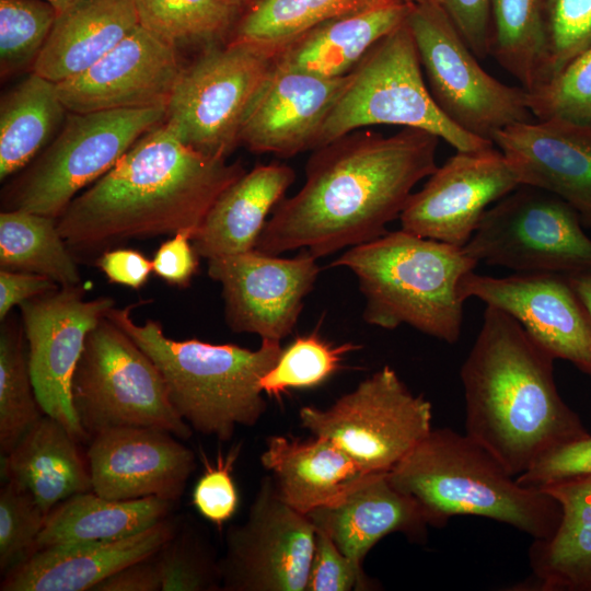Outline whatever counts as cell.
I'll list each match as a JSON object with an SVG mask.
<instances>
[{
  "label": "cell",
  "mask_w": 591,
  "mask_h": 591,
  "mask_svg": "<svg viewBox=\"0 0 591 591\" xmlns=\"http://www.w3.org/2000/svg\"><path fill=\"white\" fill-rule=\"evenodd\" d=\"M439 141L418 128L390 136L358 129L314 149L303 186L275 207L255 250L303 248L320 258L384 235L437 169Z\"/></svg>",
  "instance_id": "obj_1"
},
{
  "label": "cell",
  "mask_w": 591,
  "mask_h": 591,
  "mask_svg": "<svg viewBox=\"0 0 591 591\" xmlns=\"http://www.w3.org/2000/svg\"><path fill=\"white\" fill-rule=\"evenodd\" d=\"M245 172L239 162L187 147L163 123L76 196L57 228L73 255L130 239L196 232L217 197Z\"/></svg>",
  "instance_id": "obj_2"
},
{
  "label": "cell",
  "mask_w": 591,
  "mask_h": 591,
  "mask_svg": "<svg viewBox=\"0 0 591 591\" xmlns=\"http://www.w3.org/2000/svg\"><path fill=\"white\" fill-rule=\"evenodd\" d=\"M554 360L514 318L486 305L460 369L465 433L515 477L546 451L590 434L557 390Z\"/></svg>",
  "instance_id": "obj_3"
},
{
  "label": "cell",
  "mask_w": 591,
  "mask_h": 591,
  "mask_svg": "<svg viewBox=\"0 0 591 591\" xmlns=\"http://www.w3.org/2000/svg\"><path fill=\"white\" fill-rule=\"evenodd\" d=\"M387 477L418 505L429 526L474 515L542 540L555 532L561 517L552 495L520 485L486 448L448 427L432 428Z\"/></svg>",
  "instance_id": "obj_4"
},
{
  "label": "cell",
  "mask_w": 591,
  "mask_h": 591,
  "mask_svg": "<svg viewBox=\"0 0 591 591\" xmlns=\"http://www.w3.org/2000/svg\"><path fill=\"white\" fill-rule=\"evenodd\" d=\"M477 265L463 247L401 229L349 247L329 267L358 278L366 323L385 329L406 324L455 344L464 318L460 283Z\"/></svg>",
  "instance_id": "obj_5"
},
{
  "label": "cell",
  "mask_w": 591,
  "mask_h": 591,
  "mask_svg": "<svg viewBox=\"0 0 591 591\" xmlns=\"http://www.w3.org/2000/svg\"><path fill=\"white\" fill-rule=\"evenodd\" d=\"M134 306H114L106 317L157 364L173 407L192 429L228 441L237 426L251 427L260 419L267 404L259 381L278 360L280 341L262 339L252 350L195 338L175 340L157 321L135 323Z\"/></svg>",
  "instance_id": "obj_6"
},
{
  "label": "cell",
  "mask_w": 591,
  "mask_h": 591,
  "mask_svg": "<svg viewBox=\"0 0 591 591\" xmlns=\"http://www.w3.org/2000/svg\"><path fill=\"white\" fill-rule=\"evenodd\" d=\"M393 125L429 131L455 151L493 146L454 125L436 104L426 83L407 19L381 38L350 72L331 111L317 147L363 127Z\"/></svg>",
  "instance_id": "obj_7"
},
{
  "label": "cell",
  "mask_w": 591,
  "mask_h": 591,
  "mask_svg": "<svg viewBox=\"0 0 591 591\" xmlns=\"http://www.w3.org/2000/svg\"><path fill=\"white\" fill-rule=\"evenodd\" d=\"M71 402L89 439L127 426L159 428L183 440L193 433L157 364L106 316L88 334L71 379Z\"/></svg>",
  "instance_id": "obj_8"
},
{
  "label": "cell",
  "mask_w": 591,
  "mask_h": 591,
  "mask_svg": "<svg viewBox=\"0 0 591 591\" xmlns=\"http://www.w3.org/2000/svg\"><path fill=\"white\" fill-rule=\"evenodd\" d=\"M205 47L183 67L164 125L187 147L227 160L240 144L246 113L274 70L277 53L231 39Z\"/></svg>",
  "instance_id": "obj_9"
},
{
  "label": "cell",
  "mask_w": 591,
  "mask_h": 591,
  "mask_svg": "<svg viewBox=\"0 0 591 591\" xmlns=\"http://www.w3.org/2000/svg\"><path fill=\"white\" fill-rule=\"evenodd\" d=\"M166 106L68 112L62 128L12 184L5 210L57 219L77 194L106 174L146 132L165 120Z\"/></svg>",
  "instance_id": "obj_10"
},
{
  "label": "cell",
  "mask_w": 591,
  "mask_h": 591,
  "mask_svg": "<svg viewBox=\"0 0 591 591\" xmlns=\"http://www.w3.org/2000/svg\"><path fill=\"white\" fill-rule=\"evenodd\" d=\"M407 24L428 89L459 128L493 142L501 129L535 119L526 90L486 72L440 4H412Z\"/></svg>",
  "instance_id": "obj_11"
},
{
  "label": "cell",
  "mask_w": 591,
  "mask_h": 591,
  "mask_svg": "<svg viewBox=\"0 0 591 591\" xmlns=\"http://www.w3.org/2000/svg\"><path fill=\"white\" fill-rule=\"evenodd\" d=\"M583 228L567 202L520 185L487 209L463 248L477 264L514 273H591V239Z\"/></svg>",
  "instance_id": "obj_12"
},
{
  "label": "cell",
  "mask_w": 591,
  "mask_h": 591,
  "mask_svg": "<svg viewBox=\"0 0 591 591\" xmlns=\"http://www.w3.org/2000/svg\"><path fill=\"white\" fill-rule=\"evenodd\" d=\"M301 426L325 438L368 473H387L432 429V406L383 367L327 408L304 406Z\"/></svg>",
  "instance_id": "obj_13"
},
{
  "label": "cell",
  "mask_w": 591,
  "mask_h": 591,
  "mask_svg": "<svg viewBox=\"0 0 591 591\" xmlns=\"http://www.w3.org/2000/svg\"><path fill=\"white\" fill-rule=\"evenodd\" d=\"M315 533L309 517L282 500L273 477H264L246 520L227 531L221 590L305 591Z\"/></svg>",
  "instance_id": "obj_14"
},
{
  "label": "cell",
  "mask_w": 591,
  "mask_h": 591,
  "mask_svg": "<svg viewBox=\"0 0 591 591\" xmlns=\"http://www.w3.org/2000/svg\"><path fill=\"white\" fill-rule=\"evenodd\" d=\"M114 306L108 297L84 299L80 285L58 287L20 305L38 404L78 441L89 438L72 406L71 379L88 334Z\"/></svg>",
  "instance_id": "obj_15"
},
{
  "label": "cell",
  "mask_w": 591,
  "mask_h": 591,
  "mask_svg": "<svg viewBox=\"0 0 591 591\" xmlns=\"http://www.w3.org/2000/svg\"><path fill=\"white\" fill-rule=\"evenodd\" d=\"M495 144L456 151L414 192L401 216V229L464 247L484 213L521 184Z\"/></svg>",
  "instance_id": "obj_16"
},
{
  "label": "cell",
  "mask_w": 591,
  "mask_h": 591,
  "mask_svg": "<svg viewBox=\"0 0 591 591\" xmlns=\"http://www.w3.org/2000/svg\"><path fill=\"white\" fill-rule=\"evenodd\" d=\"M316 259L306 250L281 258L255 248L208 259V275L222 288L229 327L278 341L290 335L320 273Z\"/></svg>",
  "instance_id": "obj_17"
},
{
  "label": "cell",
  "mask_w": 591,
  "mask_h": 591,
  "mask_svg": "<svg viewBox=\"0 0 591 591\" xmlns=\"http://www.w3.org/2000/svg\"><path fill=\"white\" fill-rule=\"evenodd\" d=\"M459 290L465 301L476 298L506 312L554 359L569 361L591 376V317L566 276L493 277L472 270Z\"/></svg>",
  "instance_id": "obj_18"
},
{
  "label": "cell",
  "mask_w": 591,
  "mask_h": 591,
  "mask_svg": "<svg viewBox=\"0 0 591 591\" xmlns=\"http://www.w3.org/2000/svg\"><path fill=\"white\" fill-rule=\"evenodd\" d=\"M177 48L140 24L94 65L57 83L70 113L166 106L183 66Z\"/></svg>",
  "instance_id": "obj_19"
},
{
  "label": "cell",
  "mask_w": 591,
  "mask_h": 591,
  "mask_svg": "<svg viewBox=\"0 0 591 591\" xmlns=\"http://www.w3.org/2000/svg\"><path fill=\"white\" fill-rule=\"evenodd\" d=\"M175 438L140 426L95 434L86 452L92 491L111 500H178L195 468V454Z\"/></svg>",
  "instance_id": "obj_20"
},
{
  "label": "cell",
  "mask_w": 591,
  "mask_h": 591,
  "mask_svg": "<svg viewBox=\"0 0 591 591\" xmlns=\"http://www.w3.org/2000/svg\"><path fill=\"white\" fill-rule=\"evenodd\" d=\"M349 79L350 73L323 78L275 65L246 113L240 144L279 158L313 151Z\"/></svg>",
  "instance_id": "obj_21"
},
{
  "label": "cell",
  "mask_w": 591,
  "mask_h": 591,
  "mask_svg": "<svg viewBox=\"0 0 591 591\" xmlns=\"http://www.w3.org/2000/svg\"><path fill=\"white\" fill-rule=\"evenodd\" d=\"M493 142L521 185L557 196L591 229V126L533 119L501 129Z\"/></svg>",
  "instance_id": "obj_22"
},
{
  "label": "cell",
  "mask_w": 591,
  "mask_h": 591,
  "mask_svg": "<svg viewBox=\"0 0 591 591\" xmlns=\"http://www.w3.org/2000/svg\"><path fill=\"white\" fill-rule=\"evenodd\" d=\"M174 535L175 524L165 518L121 540L40 548L4 575L0 590L92 591L114 572L153 556Z\"/></svg>",
  "instance_id": "obj_23"
},
{
  "label": "cell",
  "mask_w": 591,
  "mask_h": 591,
  "mask_svg": "<svg viewBox=\"0 0 591 591\" xmlns=\"http://www.w3.org/2000/svg\"><path fill=\"white\" fill-rule=\"evenodd\" d=\"M306 515L360 566L384 536L399 532L425 542L429 526L418 505L391 484L387 473L367 474L340 499Z\"/></svg>",
  "instance_id": "obj_24"
},
{
  "label": "cell",
  "mask_w": 591,
  "mask_h": 591,
  "mask_svg": "<svg viewBox=\"0 0 591 591\" xmlns=\"http://www.w3.org/2000/svg\"><path fill=\"white\" fill-rule=\"evenodd\" d=\"M294 179L292 167L277 162L245 172L222 190L194 233L196 254L208 260L254 250L268 213Z\"/></svg>",
  "instance_id": "obj_25"
},
{
  "label": "cell",
  "mask_w": 591,
  "mask_h": 591,
  "mask_svg": "<svg viewBox=\"0 0 591 591\" xmlns=\"http://www.w3.org/2000/svg\"><path fill=\"white\" fill-rule=\"evenodd\" d=\"M260 462L282 500L303 514L337 501L369 474L335 443L315 436H271Z\"/></svg>",
  "instance_id": "obj_26"
},
{
  "label": "cell",
  "mask_w": 591,
  "mask_h": 591,
  "mask_svg": "<svg viewBox=\"0 0 591 591\" xmlns=\"http://www.w3.org/2000/svg\"><path fill=\"white\" fill-rule=\"evenodd\" d=\"M410 7L396 0L325 21L278 51L276 65L323 78L347 76L381 38L405 22Z\"/></svg>",
  "instance_id": "obj_27"
},
{
  "label": "cell",
  "mask_w": 591,
  "mask_h": 591,
  "mask_svg": "<svg viewBox=\"0 0 591 591\" xmlns=\"http://www.w3.org/2000/svg\"><path fill=\"white\" fill-rule=\"evenodd\" d=\"M138 25L134 0H78L57 14L32 72L55 83L74 78Z\"/></svg>",
  "instance_id": "obj_28"
},
{
  "label": "cell",
  "mask_w": 591,
  "mask_h": 591,
  "mask_svg": "<svg viewBox=\"0 0 591 591\" xmlns=\"http://www.w3.org/2000/svg\"><path fill=\"white\" fill-rule=\"evenodd\" d=\"M77 442L60 421L44 414L1 455L2 477L25 489L48 514L67 498L92 490L88 462Z\"/></svg>",
  "instance_id": "obj_29"
},
{
  "label": "cell",
  "mask_w": 591,
  "mask_h": 591,
  "mask_svg": "<svg viewBox=\"0 0 591 591\" xmlns=\"http://www.w3.org/2000/svg\"><path fill=\"white\" fill-rule=\"evenodd\" d=\"M542 490L557 500L561 517L549 537L533 540L529 549L532 578L524 589L591 591V477Z\"/></svg>",
  "instance_id": "obj_30"
},
{
  "label": "cell",
  "mask_w": 591,
  "mask_h": 591,
  "mask_svg": "<svg viewBox=\"0 0 591 591\" xmlns=\"http://www.w3.org/2000/svg\"><path fill=\"white\" fill-rule=\"evenodd\" d=\"M173 501L146 497L111 500L86 491L73 495L46 515L35 551L68 543L121 540L165 519Z\"/></svg>",
  "instance_id": "obj_31"
},
{
  "label": "cell",
  "mask_w": 591,
  "mask_h": 591,
  "mask_svg": "<svg viewBox=\"0 0 591 591\" xmlns=\"http://www.w3.org/2000/svg\"><path fill=\"white\" fill-rule=\"evenodd\" d=\"M67 114L57 83L32 71L1 96V181L38 157Z\"/></svg>",
  "instance_id": "obj_32"
},
{
  "label": "cell",
  "mask_w": 591,
  "mask_h": 591,
  "mask_svg": "<svg viewBox=\"0 0 591 591\" xmlns=\"http://www.w3.org/2000/svg\"><path fill=\"white\" fill-rule=\"evenodd\" d=\"M1 269L37 274L62 286L80 285V274L57 219L19 209L0 213Z\"/></svg>",
  "instance_id": "obj_33"
},
{
  "label": "cell",
  "mask_w": 591,
  "mask_h": 591,
  "mask_svg": "<svg viewBox=\"0 0 591 591\" xmlns=\"http://www.w3.org/2000/svg\"><path fill=\"white\" fill-rule=\"evenodd\" d=\"M392 1L396 0H256L241 14L229 39L278 53L325 21Z\"/></svg>",
  "instance_id": "obj_34"
},
{
  "label": "cell",
  "mask_w": 591,
  "mask_h": 591,
  "mask_svg": "<svg viewBox=\"0 0 591 591\" xmlns=\"http://www.w3.org/2000/svg\"><path fill=\"white\" fill-rule=\"evenodd\" d=\"M543 0H491L490 54L531 91L544 57Z\"/></svg>",
  "instance_id": "obj_35"
},
{
  "label": "cell",
  "mask_w": 591,
  "mask_h": 591,
  "mask_svg": "<svg viewBox=\"0 0 591 591\" xmlns=\"http://www.w3.org/2000/svg\"><path fill=\"white\" fill-rule=\"evenodd\" d=\"M139 24L166 44L227 42L241 12L221 0H134Z\"/></svg>",
  "instance_id": "obj_36"
},
{
  "label": "cell",
  "mask_w": 591,
  "mask_h": 591,
  "mask_svg": "<svg viewBox=\"0 0 591 591\" xmlns=\"http://www.w3.org/2000/svg\"><path fill=\"white\" fill-rule=\"evenodd\" d=\"M33 386L23 325L8 315L0 329V450L8 454L43 416Z\"/></svg>",
  "instance_id": "obj_37"
},
{
  "label": "cell",
  "mask_w": 591,
  "mask_h": 591,
  "mask_svg": "<svg viewBox=\"0 0 591 591\" xmlns=\"http://www.w3.org/2000/svg\"><path fill=\"white\" fill-rule=\"evenodd\" d=\"M46 0H0V74L33 69L57 19Z\"/></svg>",
  "instance_id": "obj_38"
},
{
  "label": "cell",
  "mask_w": 591,
  "mask_h": 591,
  "mask_svg": "<svg viewBox=\"0 0 591 591\" xmlns=\"http://www.w3.org/2000/svg\"><path fill=\"white\" fill-rule=\"evenodd\" d=\"M358 348L351 343L333 346L316 332L297 337L263 375L260 390L268 396L280 397L291 389L320 385L340 369L348 352Z\"/></svg>",
  "instance_id": "obj_39"
},
{
  "label": "cell",
  "mask_w": 591,
  "mask_h": 591,
  "mask_svg": "<svg viewBox=\"0 0 591 591\" xmlns=\"http://www.w3.org/2000/svg\"><path fill=\"white\" fill-rule=\"evenodd\" d=\"M543 20L544 57L534 89L591 46V0H543Z\"/></svg>",
  "instance_id": "obj_40"
},
{
  "label": "cell",
  "mask_w": 591,
  "mask_h": 591,
  "mask_svg": "<svg viewBox=\"0 0 591 591\" xmlns=\"http://www.w3.org/2000/svg\"><path fill=\"white\" fill-rule=\"evenodd\" d=\"M526 92L535 119L561 118L591 126V46L549 81Z\"/></svg>",
  "instance_id": "obj_41"
},
{
  "label": "cell",
  "mask_w": 591,
  "mask_h": 591,
  "mask_svg": "<svg viewBox=\"0 0 591 591\" xmlns=\"http://www.w3.org/2000/svg\"><path fill=\"white\" fill-rule=\"evenodd\" d=\"M46 515L25 489L5 482L0 491V569L4 575L35 552Z\"/></svg>",
  "instance_id": "obj_42"
},
{
  "label": "cell",
  "mask_w": 591,
  "mask_h": 591,
  "mask_svg": "<svg viewBox=\"0 0 591 591\" xmlns=\"http://www.w3.org/2000/svg\"><path fill=\"white\" fill-rule=\"evenodd\" d=\"M161 591H213L221 589L216 564L189 533L176 534L154 555Z\"/></svg>",
  "instance_id": "obj_43"
},
{
  "label": "cell",
  "mask_w": 591,
  "mask_h": 591,
  "mask_svg": "<svg viewBox=\"0 0 591 591\" xmlns=\"http://www.w3.org/2000/svg\"><path fill=\"white\" fill-rule=\"evenodd\" d=\"M591 477V436L559 444L540 455L531 466L515 477L529 488Z\"/></svg>",
  "instance_id": "obj_44"
},
{
  "label": "cell",
  "mask_w": 591,
  "mask_h": 591,
  "mask_svg": "<svg viewBox=\"0 0 591 591\" xmlns=\"http://www.w3.org/2000/svg\"><path fill=\"white\" fill-rule=\"evenodd\" d=\"M362 566L344 555L333 540L316 529L305 591L370 590Z\"/></svg>",
  "instance_id": "obj_45"
},
{
  "label": "cell",
  "mask_w": 591,
  "mask_h": 591,
  "mask_svg": "<svg viewBox=\"0 0 591 591\" xmlns=\"http://www.w3.org/2000/svg\"><path fill=\"white\" fill-rule=\"evenodd\" d=\"M240 449L235 445L228 454H219L213 464L204 459L205 471L193 493L198 512L218 526L228 521L237 507L239 497L231 472Z\"/></svg>",
  "instance_id": "obj_46"
},
{
  "label": "cell",
  "mask_w": 591,
  "mask_h": 591,
  "mask_svg": "<svg viewBox=\"0 0 591 591\" xmlns=\"http://www.w3.org/2000/svg\"><path fill=\"white\" fill-rule=\"evenodd\" d=\"M461 37L478 59L490 54L491 0H440Z\"/></svg>",
  "instance_id": "obj_47"
},
{
  "label": "cell",
  "mask_w": 591,
  "mask_h": 591,
  "mask_svg": "<svg viewBox=\"0 0 591 591\" xmlns=\"http://www.w3.org/2000/svg\"><path fill=\"white\" fill-rule=\"evenodd\" d=\"M194 230H181L162 243L152 260V271L170 285L187 287L198 267L193 247Z\"/></svg>",
  "instance_id": "obj_48"
},
{
  "label": "cell",
  "mask_w": 591,
  "mask_h": 591,
  "mask_svg": "<svg viewBox=\"0 0 591 591\" xmlns=\"http://www.w3.org/2000/svg\"><path fill=\"white\" fill-rule=\"evenodd\" d=\"M96 265L111 282L132 289L142 287L152 271V260L132 248L104 251Z\"/></svg>",
  "instance_id": "obj_49"
},
{
  "label": "cell",
  "mask_w": 591,
  "mask_h": 591,
  "mask_svg": "<svg viewBox=\"0 0 591 591\" xmlns=\"http://www.w3.org/2000/svg\"><path fill=\"white\" fill-rule=\"evenodd\" d=\"M60 287L51 279L31 273L0 270V321L10 311L27 300L53 291Z\"/></svg>",
  "instance_id": "obj_50"
},
{
  "label": "cell",
  "mask_w": 591,
  "mask_h": 591,
  "mask_svg": "<svg viewBox=\"0 0 591 591\" xmlns=\"http://www.w3.org/2000/svg\"><path fill=\"white\" fill-rule=\"evenodd\" d=\"M92 591H161V580L153 556L114 572Z\"/></svg>",
  "instance_id": "obj_51"
},
{
  "label": "cell",
  "mask_w": 591,
  "mask_h": 591,
  "mask_svg": "<svg viewBox=\"0 0 591 591\" xmlns=\"http://www.w3.org/2000/svg\"><path fill=\"white\" fill-rule=\"evenodd\" d=\"M580 297L591 317V273L566 276Z\"/></svg>",
  "instance_id": "obj_52"
},
{
  "label": "cell",
  "mask_w": 591,
  "mask_h": 591,
  "mask_svg": "<svg viewBox=\"0 0 591 591\" xmlns=\"http://www.w3.org/2000/svg\"><path fill=\"white\" fill-rule=\"evenodd\" d=\"M241 13L246 11L256 0H221Z\"/></svg>",
  "instance_id": "obj_53"
},
{
  "label": "cell",
  "mask_w": 591,
  "mask_h": 591,
  "mask_svg": "<svg viewBox=\"0 0 591 591\" xmlns=\"http://www.w3.org/2000/svg\"><path fill=\"white\" fill-rule=\"evenodd\" d=\"M50 2L57 10L58 13L77 2L78 0H46Z\"/></svg>",
  "instance_id": "obj_54"
},
{
  "label": "cell",
  "mask_w": 591,
  "mask_h": 591,
  "mask_svg": "<svg viewBox=\"0 0 591 591\" xmlns=\"http://www.w3.org/2000/svg\"><path fill=\"white\" fill-rule=\"evenodd\" d=\"M405 1L410 4H428V3L440 4V0H405Z\"/></svg>",
  "instance_id": "obj_55"
}]
</instances>
